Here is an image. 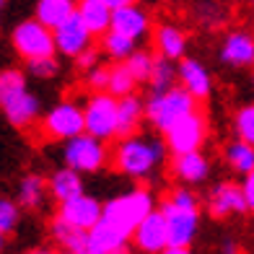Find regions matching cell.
<instances>
[{
	"mask_svg": "<svg viewBox=\"0 0 254 254\" xmlns=\"http://www.w3.org/2000/svg\"><path fill=\"white\" fill-rule=\"evenodd\" d=\"M161 213L169 226V249L166 254H187L200 228V200L190 187H174L161 200Z\"/></svg>",
	"mask_w": 254,
	"mask_h": 254,
	"instance_id": "cell-1",
	"label": "cell"
},
{
	"mask_svg": "<svg viewBox=\"0 0 254 254\" xmlns=\"http://www.w3.org/2000/svg\"><path fill=\"white\" fill-rule=\"evenodd\" d=\"M166 140L158 137H148V135H127L117 137V148L112 153V164L120 174L130 177V179H151L158 166L166 158Z\"/></svg>",
	"mask_w": 254,
	"mask_h": 254,
	"instance_id": "cell-2",
	"label": "cell"
},
{
	"mask_svg": "<svg viewBox=\"0 0 254 254\" xmlns=\"http://www.w3.org/2000/svg\"><path fill=\"white\" fill-rule=\"evenodd\" d=\"M0 107H3L8 125H13L16 130H26L29 125L37 122L42 112V101L37 94L29 91L24 70L5 67L0 73Z\"/></svg>",
	"mask_w": 254,
	"mask_h": 254,
	"instance_id": "cell-3",
	"label": "cell"
},
{
	"mask_svg": "<svg viewBox=\"0 0 254 254\" xmlns=\"http://www.w3.org/2000/svg\"><path fill=\"white\" fill-rule=\"evenodd\" d=\"M197 109V99H194L182 83L171 86L169 91L161 94H148L145 99V122L153 125V130L164 135L177 120L187 117L190 112Z\"/></svg>",
	"mask_w": 254,
	"mask_h": 254,
	"instance_id": "cell-4",
	"label": "cell"
},
{
	"mask_svg": "<svg viewBox=\"0 0 254 254\" xmlns=\"http://www.w3.org/2000/svg\"><path fill=\"white\" fill-rule=\"evenodd\" d=\"M151 210H156V200H153V194L143 187H137L132 192H125V194H117V197H112L109 202H104V218L112 221L114 226H120L122 231H127L130 236Z\"/></svg>",
	"mask_w": 254,
	"mask_h": 254,
	"instance_id": "cell-5",
	"label": "cell"
},
{
	"mask_svg": "<svg viewBox=\"0 0 254 254\" xmlns=\"http://www.w3.org/2000/svg\"><path fill=\"white\" fill-rule=\"evenodd\" d=\"M10 47L24 63L37 60V57L57 55V42H55V29L34 16L29 21H21L10 31Z\"/></svg>",
	"mask_w": 254,
	"mask_h": 254,
	"instance_id": "cell-6",
	"label": "cell"
},
{
	"mask_svg": "<svg viewBox=\"0 0 254 254\" xmlns=\"http://www.w3.org/2000/svg\"><path fill=\"white\" fill-rule=\"evenodd\" d=\"M63 161L65 166H70L80 174H96L109 164V148L107 140L91 135V132H80L70 140H65L63 148Z\"/></svg>",
	"mask_w": 254,
	"mask_h": 254,
	"instance_id": "cell-7",
	"label": "cell"
},
{
	"mask_svg": "<svg viewBox=\"0 0 254 254\" xmlns=\"http://www.w3.org/2000/svg\"><path fill=\"white\" fill-rule=\"evenodd\" d=\"M83 117H86V132L112 140L117 137V122H120V99L109 91L91 94L83 104Z\"/></svg>",
	"mask_w": 254,
	"mask_h": 254,
	"instance_id": "cell-8",
	"label": "cell"
},
{
	"mask_svg": "<svg viewBox=\"0 0 254 254\" xmlns=\"http://www.w3.org/2000/svg\"><path fill=\"white\" fill-rule=\"evenodd\" d=\"M42 137L47 140H70V137L86 132V117H83V107H78L75 101H57L50 112H44L42 117Z\"/></svg>",
	"mask_w": 254,
	"mask_h": 254,
	"instance_id": "cell-9",
	"label": "cell"
},
{
	"mask_svg": "<svg viewBox=\"0 0 254 254\" xmlns=\"http://www.w3.org/2000/svg\"><path fill=\"white\" fill-rule=\"evenodd\" d=\"M164 140H166V148L171 156L187 153V151H200L207 140V117L200 109L190 112L187 117L177 120L164 132Z\"/></svg>",
	"mask_w": 254,
	"mask_h": 254,
	"instance_id": "cell-10",
	"label": "cell"
},
{
	"mask_svg": "<svg viewBox=\"0 0 254 254\" xmlns=\"http://www.w3.org/2000/svg\"><path fill=\"white\" fill-rule=\"evenodd\" d=\"M207 215L215 218V221H226L231 215H244L249 213V202H247V194L244 187L236 182H221L207 192Z\"/></svg>",
	"mask_w": 254,
	"mask_h": 254,
	"instance_id": "cell-11",
	"label": "cell"
},
{
	"mask_svg": "<svg viewBox=\"0 0 254 254\" xmlns=\"http://www.w3.org/2000/svg\"><path fill=\"white\" fill-rule=\"evenodd\" d=\"M132 247L145 254H158V252L169 249V226H166V215L161 213V207L151 210L140 221V226L132 231Z\"/></svg>",
	"mask_w": 254,
	"mask_h": 254,
	"instance_id": "cell-12",
	"label": "cell"
},
{
	"mask_svg": "<svg viewBox=\"0 0 254 254\" xmlns=\"http://www.w3.org/2000/svg\"><path fill=\"white\" fill-rule=\"evenodd\" d=\"M55 42H57V52L60 55L78 57L86 47L94 44V34H91V29L83 24V18L75 10L67 21H63L60 26H55Z\"/></svg>",
	"mask_w": 254,
	"mask_h": 254,
	"instance_id": "cell-13",
	"label": "cell"
},
{
	"mask_svg": "<svg viewBox=\"0 0 254 254\" xmlns=\"http://www.w3.org/2000/svg\"><path fill=\"white\" fill-rule=\"evenodd\" d=\"M130 241L132 236L107 218H101L94 228H88V254H120L127 249Z\"/></svg>",
	"mask_w": 254,
	"mask_h": 254,
	"instance_id": "cell-14",
	"label": "cell"
},
{
	"mask_svg": "<svg viewBox=\"0 0 254 254\" xmlns=\"http://www.w3.org/2000/svg\"><path fill=\"white\" fill-rule=\"evenodd\" d=\"M60 218H65L67 223L80 226V228H94L101 218H104V205L96 197H88V194H78V197L60 202Z\"/></svg>",
	"mask_w": 254,
	"mask_h": 254,
	"instance_id": "cell-15",
	"label": "cell"
},
{
	"mask_svg": "<svg viewBox=\"0 0 254 254\" xmlns=\"http://www.w3.org/2000/svg\"><path fill=\"white\" fill-rule=\"evenodd\" d=\"M221 60L231 67H254V34L231 31L221 44Z\"/></svg>",
	"mask_w": 254,
	"mask_h": 254,
	"instance_id": "cell-16",
	"label": "cell"
},
{
	"mask_svg": "<svg viewBox=\"0 0 254 254\" xmlns=\"http://www.w3.org/2000/svg\"><path fill=\"white\" fill-rule=\"evenodd\" d=\"M179 83L197 101H205L213 94V78L207 73V67L194 57H182L179 60Z\"/></svg>",
	"mask_w": 254,
	"mask_h": 254,
	"instance_id": "cell-17",
	"label": "cell"
},
{
	"mask_svg": "<svg viewBox=\"0 0 254 254\" xmlns=\"http://www.w3.org/2000/svg\"><path fill=\"white\" fill-rule=\"evenodd\" d=\"M112 29L125 34V37H130V39H143L145 34L151 31V16H148L137 3L114 8V13H112Z\"/></svg>",
	"mask_w": 254,
	"mask_h": 254,
	"instance_id": "cell-18",
	"label": "cell"
},
{
	"mask_svg": "<svg viewBox=\"0 0 254 254\" xmlns=\"http://www.w3.org/2000/svg\"><path fill=\"white\" fill-rule=\"evenodd\" d=\"M171 171L182 184H202L210 174V161L200 151H187V153H177L171 161Z\"/></svg>",
	"mask_w": 254,
	"mask_h": 254,
	"instance_id": "cell-19",
	"label": "cell"
},
{
	"mask_svg": "<svg viewBox=\"0 0 254 254\" xmlns=\"http://www.w3.org/2000/svg\"><path fill=\"white\" fill-rule=\"evenodd\" d=\"M50 234L55 239V244L70 252V254H88V228H80L67 223L65 218L57 215L55 221L50 223Z\"/></svg>",
	"mask_w": 254,
	"mask_h": 254,
	"instance_id": "cell-20",
	"label": "cell"
},
{
	"mask_svg": "<svg viewBox=\"0 0 254 254\" xmlns=\"http://www.w3.org/2000/svg\"><path fill=\"white\" fill-rule=\"evenodd\" d=\"M153 44L161 57H169V60L179 63L184 52H187V34L174 24H161L153 34Z\"/></svg>",
	"mask_w": 254,
	"mask_h": 254,
	"instance_id": "cell-21",
	"label": "cell"
},
{
	"mask_svg": "<svg viewBox=\"0 0 254 254\" xmlns=\"http://www.w3.org/2000/svg\"><path fill=\"white\" fill-rule=\"evenodd\" d=\"M145 120V101L137 94H127L120 99V122H117V137L135 135L140 130V122Z\"/></svg>",
	"mask_w": 254,
	"mask_h": 254,
	"instance_id": "cell-22",
	"label": "cell"
},
{
	"mask_svg": "<svg viewBox=\"0 0 254 254\" xmlns=\"http://www.w3.org/2000/svg\"><path fill=\"white\" fill-rule=\"evenodd\" d=\"M112 13L114 10L104 0H78V16L83 18L94 37H101L112 29Z\"/></svg>",
	"mask_w": 254,
	"mask_h": 254,
	"instance_id": "cell-23",
	"label": "cell"
},
{
	"mask_svg": "<svg viewBox=\"0 0 254 254\" xmlns=\"http://www.w3.org/2000/svg\"><path fill=\"white\" fill-rule=\"evenodd\" d=\"M50 194L57 202H67L83 194V179H80V171L70 169V166H63L57 169L55 174L50 177Z\"/></svg>",
	"mask_w": 254,
	"mask_h": 254,
	"instance_id": "cell-24",
	"label": "cell"
},
{
	"mask_svg": "<svg viewBox=\"0 0 254 254\" xmlns=\"http://www.w3.org/2000/svg\"><path fill=\"white\" fill-rule=\"evenodd\" d=\"M50 192V179H42L39 174H26L18 182V192H16V202L26 210H39V205L44 202Z\"/></svg>",
	"mask_w": 254,
	"mask_h": 254,
	"instance_id": "cell-25",
	"label": "cell"
},
{
	"mask_svg": "<svg viewBox=\"0 0 254 254\" xmlns=\"http://www.w3.org/2000/svg\"><path fill=\"white\" fill-rule=\"evenodd\" d=\"M78 10V0H37L34 3V16L50 29L60 26Z\"/></svg>",
	"mask_w": 254,
	"mask_h": 254,
	"instance_id": "cell-26",
	"label": "cell"
},
{
	"mask_svg": "<svg viewBox=\"0 0 254 254\" xmlns=\"http://www.w3.org/2000/svg\"><path fill=\"white\" fill-rule=\"evenodd\" d=\"M99 44H101L104 55H107L112 63H125L127 57L135 52L137 39H130V37H125V34L109 29L107 34H101V42H99Z\"/></svg>",
	"mask_w": 254,
	"mask_h": 254,
	"instance_id": "cell-27",
	"label": "cell"
},
{
	"mask_svg": "<svg viewBox=\"0 0 254 254\" xmlns=\"http://www.w3.org/2000/svg\"><path fill=\"white\" fill-rule=\"evenodd\" d=\"M177 83H179V65H174V60H169V57L158 55L153 75L148 80V91H151V94H161V91H169Z\"/></svg>",
	"mask_w": 254,
	"mask_h": 254,
	"instance_id": "cell-28",
	"label": "cell"
},
{
	"mask_svg": "<svg viewBox=\"0 0 254 254\" xmlns=\"http://www.w3.org/2000/svg\"><path fill=\"white\" fill-rule=\"evenodd\" d=\"M226 164L231 171H236V174H249L254 169V145L247 143V140H236L226 145Z\"/></svg>",
	"mask_w": 254,
	"mask_h": 254,
	"instance_id": "cell-29",
	"label": "cell"
},
{
	"mask_svg": "<svg viewBox=\"0 0 254 254\" xmlns=\"http://www.w3.org/2000/svg\"><path fill=\"white\" fill-rule=\"evenodd\" d=\"M140 86L135 80L132 70L127 67V63H114L112 65V83H109V94H114L117 99L127 96V94H135V88Z\"/></svg>",
	"mask_w": 254,
	"mask_h": 254,
	"instance_id": "cell-30",
	"label": "cell"
},
{
	"mask_svg": "<svg viewBox=\"0 0 254 254\" xmlns=\"http://www.w3.org/2000/svg\"><path fill=\"white\" fill-rule=\"evenodd\" d=\"M125 63H127V67L132 70V75H135L137 83L148 86V80H151V75H153V67H156V57H153L151 52H145V50H135Z\"/></svg>",
	"mask_w": 254,
	"mask_h": 254,
	"instance_id": "cell-31",
	"label": "cell"
},
{
	"mask_svg": "<svg viewBox=\"0 0 254 254\" xmlns=\"http://www.w3.org/2000/svg\"><path fill=\"white\" fill-rule=\"evenodd\" d=\"M231 130L239 140H247L254 145V104H247L234 112V120H231Z\"/></svg>",
	"mask_w": 254,
	"mask_h": 254,
	"instance_id": "cell-32",
	"label": "cell"
},
{
	"mask_svg": "<svg viewBox=\"0 0 254 254\" xmlns=\"http://www.w3.org/2000/svg\"><path fill=\"white\" fill-rule=\"evenodd\" d=\"M26 70L29 75L39 78V80H50L60 73V60L57 55H47V57H37V60H29L26 63Z\"/></svg>",
	"mask_w": 254,
	"mask_h": 254,
	"instance_id": "cell-33",
	"label": "cell"
},
{
	"mask_svg": "<svg viewBox=\"0 0 254 254\" xmlns=\"http://www.w3.org/2000/svg\"><path fill=\"white\" fill-rule=\"evenodd\" d=\"M112 83V67L107 65H94L91 70H86V88L91 94H99V91H109Z\"/></svg>",
	"mask_w": 254,
	"mask_h": 254,
	"instance_id": "cell-34",
	"label": "cell"
},
{
	"mask_svg": "<svg viewBox=\"0 0 254 254\" xmlns=\"http://www.w3.org/2000/svg\"><path fill=\"white\" fill-rule=\"evenodd\" d=\"M18 207H21L18 202L8 200V197L0 200V234L3 236H8V234L16 231V226H18Z\"/></svg>",
	"mask_w": 254,
	"mask_h": 254,
	"instance_id": "cell-35",
	"label": "cell"
},
{
	"mask_svg": "<svg viewBox=\"0 0 254 254\" xmlns=\"http://www.w3.org/2000/svg\"><path fill=\"white\" fill-rule=\"evenodd\" d=\"M101 52H104V50H99L96 44H91V47H86L78 57H73V60H75V67H78V70H83V73H86V70H91L94 65H99Z\"/></svg>",
	"mask_w": 254,
	"mask_h": 254,
	"instance_id": "cell-36",
	"label": "cell"
},
{
	"mask_svg": "<svg viewBox=\"0 0 254 254\" xmlns=\"http://www.w3.org/2000/svg\"><path fill=\"white\" fill-rule=\"evenodd\" d=\"M241 187H244L247 202H249V210L254 213V169L249 171V174H244V182H241Z\"/></svg>",
	"mask_w": 254,
	"mask_h": 254,
	"instance_id": "cell-37",
	"label": "cell"
},
{
	"mask_svg": "<svg viewBox=\"0 0 254 254\" xmlns=\"http://www.w3.org/2000/svg\"><path fill=\"white\" fill-rule=\"evenodd\" d=\"M104 3L114 10V8H122V5H132V3H137V0H104Z\"/></svg>",
	"mask_w": 254,
	"mask_h": 254,
	"instance_id": "cell-38",
	"label": "cell"
},
{
	"mask_svg": "<svg viewBox=\"0 0 254 254\" xmlns=\"http://www.w3.org/2000/svg\"><path fill=\"white\" fill-rule=\"evenodd\" d=\"M221 252H226V254L236 252V244H234V241H223V249H221Z\"/></svg>",
	"mask_w": 254,
	"mask_h": 254,
	"instance_id": "cell-39",
	"label": "cell"
},
{
	"mask_svg": "<svg viewBox=\"0 0 254 254\" xmlns=\"http://www.w3.org/2000/svg\"><path fill=\"white\" fill-rule=\"evenodd\" d=\"M249 3H254V0H249Z\"/></svg>",
	"mask_w": 254,
	"mask_h": 254,
	"instance_id": "cell-40",
	"label": "cell"
}]
</instances>
